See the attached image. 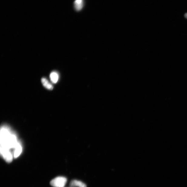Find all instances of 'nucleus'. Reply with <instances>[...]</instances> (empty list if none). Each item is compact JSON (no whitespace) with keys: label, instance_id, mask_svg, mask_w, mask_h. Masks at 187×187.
Returning a JSON list of instances; mask_svg holds the SVG:
<instances>
[{"label":"nucleus","instance_id":"1a4fd4ad","mask_svg":"<svg viewBox=\"0 0 187 187\" xmlns=\"http://www.w3.org/2000/svg\"><path fill=\"white\" fill-rule=\"evenodd\" d=\"M185 17L186 18H187V13H186V14H185Z\"/></svg>","mask_w":187,"mask_h":187},{"label":"nucleus","instance_id":"6e6552de","mask_svg":"<svg viewBox=\"0 0 187 187\" xmlns=\"http://www.w3.org/2000/svg\"><path fill=\"white\" fill-rule=\"evenodd\" d=\"M70 185L71 187H87L85 184L81 181L76 180L72 181L70 183Z\"/></svg>","mask_w":187,"mask_h":187},{"label":"nucleus","instance_id":"423d86ee","mask_svg":"<svg viewBox=\"0 0 187 187\" xmlns=\"http://www.w3.org/2000/svg\"><path fill=\"white\" fill-rule=\"evenodd\" d=\"M74 8L77 11H79L83 8V0H75L74 3Z\"/></svg>","mask_w":187,"mask_h":187},{"label":"nucleus","instance_id":"7ed1b4c3","mask_svg":"<svg viewBox=\"0 0 187 187\" xmlns=\"http://www.w3.org/2000/svg\"><path fill=\"white\" fill-rule=\"evenodd\" d=\"M0 152L2 158L7 162L10 163L13 161V155L10 150L0 148Z\"/></svg>","mask_w":187,"mask_h":187},{"label":"nucleus","instance_id":"0eeeda50","mask_svg":"<svg viewBox=\"0 0 187 187\" xmlns=\"http://www.w3.org/2000/svg\"><path fill=\"white\" fill-rule=\"evenodd\" d=\"M41 82H42L43 85L46 88L49 90H52L53 89V86L52 84H51L48 82V79L45 78H42L41 79Z\"/></svg>","mask_w":187,"mask_h":187},{"label":"nucleus","instance_id":"39448f33","mask_svg":"<svg viewBox=\"0 0 187 187\" xmlns=\"http://www.w3.org/2000/svg\"><path fill=\"white\" fill-rule=\"evenodd\" d=\"M50 78L53 83H57L59 79V74L56 72H52L50 74Z\"/></svg>","mask_w":187,"mask_h":187},{"label":"nucleus","instance_id":"20e7f679","mask_svg":"<svg viewBox=\"0 0 187 187\" xmlns=\"http://www.w3.org/2000/svg\"><path fill=\"white\" fill-rule=\"evenodd\" d=\"M22 152V146L20 141H18L15 148H14V151L13 152L14 158L16 159L18 157L20 156Z\"/></svg>","mask_w":187,"mask_h":187},{"label":"nucleus","instance_id":"f03ea898","mask_svg":"<svg viewBox=\"0 0 187 187\" xmlns=\"http://www.w3.org/2000/svg\"><path fill=\"white\" fill-rule=\"evenodd\" d=\"M67 182V179L64 177H58L50 182V185L54 187H64Z\"/></svg>","mask_w":187,"mask_h":187},{"label":"nucleus","instance_id":"f257e3e1","mask_svg":"<svg viewBox=\"0 0 187 187\" xmlns=\"http://www.w3.org/2000/svg\"><path fill=\"white\" fill-rule=\"evenodd\" d=\"M0 148L8 149H14L18 141L16 135L8 126H2L0 133Z\"/></svg>","mask_w":187,"mask_h":187}]
</instances>
